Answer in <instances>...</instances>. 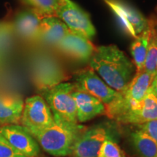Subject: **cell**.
Here are the masks:
<instances>
[{
	"instance_id": "cell-1",
	"label": "cell",
	"mask_w": 157,
	"mask_h": 157,
	"mask_svg": "<svg viewBox=\"0 0 157 157\" xmlns=\"http://www.w3.org/2000/svg\"><path fill=\"white\" fill-rule=\"evenodd\" d=\"M89 63L90 67L110 87L120 93L126 89L136 73L134 63L116 45L96 48Z\"/></svg>"
},
{
	"instance_id": "cell-2",
	"label": "cell",
	"mask_w": 157,
	"mask_h": 157,
	"mask_svg": "<svg viewBox=\"0 0 157 157\" xmlns=\"http://www.w3.org/2000/svg\"><path fill=\"white\" fill-rule=\"evenodd\" d=\"M78 123L55 119L48 128L32 135L47 153L54 156H67L72 154L74 145L85 130Z\"/></svg>"
},
{
	"instance_id": "cell-3",
	"label": "cell",
	"mask_w": 157,
	"mask_h": 157,
	"mask_svg": "<svg viewBox=\"0 0 157 157\" xmlns=\"http://www.w3.org/2000/svg\"><path fill=\"white\" fill-rule=\"evenodd\" d=\"M74 81L76 87L87 92L103 104L105 115L110 119H117L123 112L124 103L122 94L110 87L90 67L76 71Z\"/></svg>"
},
{
	"instance_id": "cell-4",
	"label": "cell",
	"mask_w": 157,
	"mask_h": 157,
	"mask_svg": "<svg viewBox=\"0 0 157 157\" xmlns=\"http://www.w3.org/2000/svg\"><path fill=\"white\" fill-rule=\"evenodd\" d=\"M74 89V83L61 82L52 87L41 90L43 98L50 107L55 119L78 123L76 103L71 95Z\"/></svg>"
},
{
	"instance_id": "cell-5",
	"label": "cell",
	"mask_w": 157,
	"mask_h": 157,
	"mask_svg": "<svg viewBox=\"0 0 157 157\" xmlns=\"http://www.w3.org/2000/svg\"><path fill=\"white\" fill-rule=\"evenodd\" d=\"M21 122L31 135L54 123L53 114L43 97L34 95L25 100Z\"/></svg>"
},
{
	"instance_id": "cell-6",
	"label": "cell",
	"mask_w": 157,
	"mask_h": 157,
	"mask_svg": "<svg viewBox=\"0 0 157 157\" xmlns=\"http://www.w3.org/2000/svg\"><path fill=\"white\" fill-rule=\"evenodd\" d=\"M56 17L67 25L71 33L91 40L96 31L90 15L71 0H61Z\"/></svg>"
},
{
	"instance_id": "cell-7",
	"label": "cell",
	"mask_w": 157,
	"mask_h": 157,
	"mask_svg": "<svg viewBox=\"0 0 157 157\" xmlns=\"http://www.w3.org/2000/svg\"><path fill=\"white\" fill-rule=\"evenodd\" d=\"M117 19L121 30L135 38L148 25V19L124 0H103Z\"/></svg>"
},
{
	"instance_id": "cell-8",
	"label": "cell",
	"mask_w": 157,
	"mask_h": 157,
	"mask_svg": "<svg viewBox=\"0 0 157 157\" xmlns=\"http://www.w3.org/2000/svg\"><path fill=\"white\" fill-rule=\"evenodd\" d=\"M0 134L21 154L27 157H37L40 147L34 137L19 124H3L0 126Z\"/></svg>"
},
{
	"instance_id": "cell-9",
	"label": "cell",
	"mask_w": 157,
	"mask_h": 157,
	"mask_svg": "<svg viewBox=\"0 0 157 157\" xmlns=\"http://www.w3.org/2000/svg\"><path fill=\"white\" fill-rule=\"evenodd\" d=\"M109 137L107 129L101 125L86 129L74 145L73 157H97L104 141Z\"/></svg>"
},
{
	"instance_id": "cell-10",
	"label": "cell",
	"mask_w": 157,
	"mask_h": 157,
	"mask_svg": "<svg viewBox=\"0 0 157 157\" xmlns=\"http://www.w3.org/2000/svg\"><path fill=\"white\" fill-rule=\"evenodd\" d=\"M154 78V76L144 70L135 73L134 77L121 93L124 98V108L120 116L127 111L134 109L142 102L148 93Z\"/></svg>"
},
{
	"instance_id": "cell-11",
	"label": "cell",
	"mask_w": 157,
	"mask_h": 157,
	"mask_svg": "<svg viewBox=\"0 0 157 157\" xmlns=\"http://www.w3.org/2000/svg\"><path fill=\"white\" fill-rule=\"evenodd\" d=\"M35 80L41 90L58 84L66 78L58 63L50 57H41L35 63Z\"/></svg>"
},
{
	"instance_id": "cell-12",
	"label": "cell",
	"mask_w": 157,
	"mask_h": 157,
	"mask_svg": "<svg viewBox=\"0 0 157 157\" xmlns=\"http://www.w3.org/2000/svg\"><path fill=\"white\" fill-rule=\"evenodd\" d=\"M71 95L76 103L78 122H86L105 113V108L99 100L75 85Z\"/></svg>"
},
{
	"instance_id": "cell-13",
	"label": "cell",
	"mask_w": 157,
	"mask_h": 157,
	"mask_svg": "<svg viewBox=\"0 0 157 157\" xmlns=\"http://www.w3.org/2000/svg\"><path fill=\"white\" fill-rule=\"evenodd\" d=\"M64 54L80 61H87L93 56L95 47L89 39L70 32L56 45Z\"/></svg>"
},
{
	"instance_id": "cell-14",
	"label": "cell",
	"mask_w": 157,
	"mask_h": 157,
	"mask_svg": "<svg viewBox=\"0 0 157 157\" xmlns=\"http://www.w3.org/2000/svg\"><path fill=\"white\" fill-rule=\"evenodd\" d=\"M157 119V98L148 92L144 99L134 109L124 113L117 119L122 123L138 125Z\"/></svg>"
},
{
	"instance_id": "cell-15",
	"label": "cell",
	"mask_w": 157,
	"mask_h": 157,
	"mask_svg": "<svg viewBox=\"0 0 157 157\" xmlns=\"http://www.w3.org/2000/svg\"><path fill=\"white\" fill-rule=\"evenodd\" d=\"M42 17L34 10L28 8L16 15L13 26L14 31L23 39L34 40L39 39V27Z\"/></svg>"
},
{
	"instance_id": "cell-16",
	"label": "cell",
	"mask_w": 157,
	"mask_h": 157,
	"mask_svg": "<svg viewBox=\"0 0 157 157\" xmlns=\"http://www.w3.org/2000/svg\"><path fill=\"white\" fill-rule=\"evenodd\" d=\"M70 32L67 25L58 17H44L41 21L38 39L46 44L56 46Z\"/></svg>"
},
{
	"instance_id": "cell-17",
	"label": "cell",
	"mask_w": 157,
	"mask_h": 157,
	"mask_svg": "<svg viewBox=\"0 0 157 157\" xmlns=\"http://www.w3.org/2000/svg\"><path fill=\"white\" fill-rule=\"evenodd\" d=\"M24 102L21 98L0 96V123L17 124L21 121Z\"/></svg>"
},
{
	"instance_id": "cell-18",
	"label": "cell",
	"mask_w": 157,
	"mask_h": 157,
	"mask_svg": "<svg viewBox=\"0 0 157 157\" xmlns=\"http://www.w3.org/2000/svg\"><path fill=\"white\" fill-rule=\"evenodd\" d=\"M153 24V20L148 19V25L146 29L135 38L134 42L130 47V52L132 54L134 64L136 68V72H140L144 68L147 50H148L151 32Z\"/></svg>"
},
{
	"instance_id": "cell-19",
	"label": "cell",
	"mask_w": 157,
	"mask_h": 157,
	"mask_svg": "<svg viewBox=\"0 0 157 157\" xmlns=\"http://www.w3.org/2000/svg\"><path fill=\"white\" fill-rule=\"evenodd\" d=\"M131 141L139 157H157V143L141 129L132 133Z\"/></svg>"
},
{
	"instance_id": "cell-20",
	"label": "cell",
	"mask_w": 157,
	"mask_h": 157,
	"mask_svg": "<svg viewBox=\"0 0 157 157\" xmlns=\"http://www.w3.org/2000/svg\"><path fill=\"white\" fill-rule=\"evenodd\" d=\"M61 0H21L23 5L36 11L42 17L56 16Z\"/></svg>"
},
{
	"instance_id": "cell-21",
	"label": "cell",
	"mask_w": 157,
	"mask_h": 157,
	"mask_svg": "<svg viewBox=\"0 0 157 157\" xmlns=\"http://www.w3.org/2000/svg\"><path fill=\"white\" fill-rule=\"evenodd\" d=\"M152 20L151 32L143 70L155 77L157 68V33L154 29V19Z\"/></svg>"
},
{
	"instance_id": "cell-22",
	"label": "cell",
	"mask_w": 157,
	"mask_h": 157,
	"mask_svg": "<svg viewBox=\"0 0 157 157\" xmlns=\"http://www.w3.org/2000/svg\"><path fill=\"white\" fill-rule=\"evenodd\" d=\"M14 32L13 25L7 23H0V60L11 47Z\"/></svg>"
},
{
	"instance_id": "cell-23",
	"label": "cell",
	"mask_w": 157,
	"mask_h": 157,
	"mask_svg": "<svg viewBox=\"0 0 157 157\" xmlns=\"http://www.w3.org/2000/svg\"><path fill=\"white\" fill-rule=\"evenodd\" d=\"M97 157H124V154L117 143L109 137L101 146Z\"/></svg>"
},
{
	"instance_id": "cell-24",
	"label": "cell",
	"mask_w": 157,
	"mask_h": 157,
	"mask_svg": "<svg viewBox=\"0 0 157 157\" xmlns=\"http://www.w3.org/2000/svg\"><path fill=\"white\" fill-rule=\"evenodd\" d=\"M0 157H27L21 154L0 134Z\"/></svg>"
},
{
	"instance_id": "cell-25",
	"label": "cell",
	"mask_w": 157,
	"mask_h": 157,
	"mask_svg": "<svg viewBox=\"0 0 157 157\" xmlns=\"http://www.w3.org/2000/svg\"><path fill=\"white\" fill-rule=\"evenodd\" d=\"M138 127L157 143V119L138 125Z\"/></svg>"
},
{
	"instance_id": "cell-26",
	"label": "cell",
	"mask_w": 157,
	"mask_h": 157,
	"mask_svg": "<svg viewBox=\"0 0 157 157\" xmlns=\"http://www.w3.org/2000/svg\"><path fill=\"white\" fill-rule=\"evenodd\" d=\"M148 92H150L157 98V76H155L153 79L150 87H149Z\"/></svg>"
},
{
	"instance_id": "cell-27",
	"label": "cell",
	"mask_w": 157,
	"mask_h": 157,
	"mask_svg": "<svg viewBox=\"0 0 157 157\" xmlns=\"http://www.w3.org/2000/svg\"><path fill=\"white\" fill-rule=\"evenodd\" d=\"M154 29L157 33V21H156V20H154Z\"/></svg>"
},
{
	"instance_id": "cell-28",
	"label": "cell",
	"mask_w": 157,
	"mask_h": 157,
	"mask_svg": "<svg viewBox=\"0 0 157 157\" xmlns=\"http://www.w3.org/2000/svg\"><path fill=\"white\" fill-rule=\"evenodd\" d=\"M157 76V68H156V76Z\"/></svg>"
},
{
	"instance_id": "cell-29",
	"label": "cell",
	"mask_w": 157,
	"mask_h": 157,
	"mask_svg": "<svg viewBox=\"0 0 157 157\" xmlns=\"http://www.w3.org/2000/svg\"><path fill=\"white\" fill-rule=\"evenodd\" d=\"M156 10H157V8H156Z\"/></svg>"
}]
</instances>
